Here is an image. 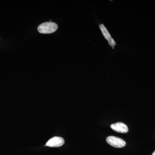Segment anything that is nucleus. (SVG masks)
<instances>
[{
  "label": "nucleus",
  "instance_id": "nucleus-1",
  "mask_svg": "<svg viewBox=\"0 0 155 155\" xmlns=\"http://www.w3.org/2000/svg\"><path fill=\"white\" fill-rule=\"evenodd\" d=\"M58 25L54 22H49L42 23L39 25L38 29L42 34L52 33L58 29Z\"/></svg>",
  "mask_w": 155,
  "mask_h": 155
},
{
  "label": "nucleus",
  "instance_id": "nucleus-2",
  "mask_svg": "<svg viewBox=\"0 0 155 155\" xmlns=\"http://www.w3.org/2000/svg\"><path fill=\"white\" fill-rule=\"evenodd\" d=\"M106 141L108 144L116 148H122L126 145V142L124 140L114 136L108 137Z\"/></svg>",
  "mask_w": 155,
  "mask_h": 155
},
{
  "label": "nucleus",
  "instance_id": "nucleus-3",
  "mask_svg": "<svg viewBox=\"0 0 155 155\" xmlns=\"http://www.w3.org/2000/svg\"><path fill=\"white\" fill-rule=\"evenodd\" d=\"M64 140L62 137H55L51 139L47 142L46 145L49 147H60L64 144Z\"/></svg>",
  "mask_w": 155,
  "mask_h": 155
},
{
  "label": "nucleus",
  "instance_id": "nucleus-4",
  "mask_svg": "<svg viewBox=\"0 0 155 155\" xmlns=\"http://www.w3.org/2000/svg\"><path fill=\"white\" fill-rule=\"evenodd\" d=\"M110 127L114 131L118 133H126L128 131L127 125L122 122H117L112 124L110 125Z\"/></svg>",
  "mask_w": 155,
  "mask_h": 155
},
{
  "label": "nucleus",
  "instance_id": "nucleus-5",
  "mask_svg": "<svg viewBox=\"0 0 155 155\" xmlns=\"http://www.w3.org/2000/svg\"><path fill=\"white\" fill-rule=\"evenodd\" d=\"M99 27L103 35H104L105 38L107 40H108L109 39L111 38L110 34L109 33V31H108L107 29V28H106V27L104 24H100Z\"/></svg>",
  "mask_w": 155,
  "mask_h": 155
},
{
  "label": "nucleus",
  "instance_id": "nucleus-6",
  "mask_svg": "<svg viewBox=\"0 0 155 155\" xmlns=\"http://www.w3.org/2000/svg\"><path fill=\"white\" fill-rule=\"evenodd\" d=\"M107 41L109 45L111 46V47H113V48H114V47L116 45V42L114 41V39L111 38L109 39Z\"/></svg>",
  "mask_w": 155,
  "mask_h": 155
},
{
  "label": "nucleus",
  "instance_id": "nucleus-7",
  "mask_svg": "<svg viewBox=\"0 0 155 155\" xmlns=\"http://www.w3.org/2000/svg\"><path fill=\"white\" fill-rule=\"evenodd\" d=\"M152 155H155V151L153 153Z\"/></svg>",
  "mask_w": 155,
  "mask_h": 155
}]
</instances>
